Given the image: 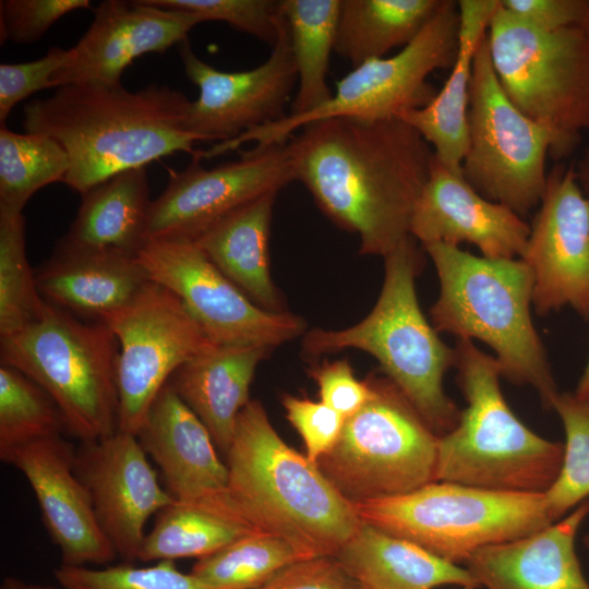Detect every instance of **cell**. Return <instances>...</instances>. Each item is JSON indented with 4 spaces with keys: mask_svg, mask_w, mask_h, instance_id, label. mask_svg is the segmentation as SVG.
<instances>
[{
    "mask_svg": "<svg viewBox=\"0 0 589 589\" xmlns=\"http://www.w3.org/2000/svg\"><path fill=\"white\" fill-rule=\"evenodd\" d=\"M288 142L294 181L360 253L385 257L410 236L434 151L399 118L334 117L305 124Z\"/></svg>",
    "mask_w": 589,
    "mask_h": 589,
    "instance_id": "obj_1",
    "label": "cell"
},
{
    "mask_svg": "<svg viewBox=\"0 0 589 589\" xmlns=\"http://www.w3.org/2000/svg\"><path fill=\"white\" fill-rule=\"evenodd\" d=\"M191 100L167 85L136 92L120 85L76 83L27 103L23 128L56 140L70 169L62 182L83 194L121 171L184 152L199 139L185 129Z\"/></svg>",
    "mask_w": 589,
    "mask_h": 589,
    "instance_id": "obj_2",
    "label": "cell"
},
{
    "mask_svg": "<svg viewBox=\"0 0 589 589\" xmlns=\"http://www.w3.org/2000/svg\"><path fill=\"white\" fill-rule=\"evenodd\" d=\"M225 455L230 496L243 519L287 541L303 560L334 557L362 522L317 466L283 441L256 399L239 413Z\"/></svg>",
    "mask_w": 589,
    "mask_h": 589,
    "instance_id": "obj_3",
    "label": "cell"
},
{
    "mask_svg": "<svg viewBox=\"0 0 589 589\" xmlns=\"http://www.w3.org/2000/svg\"><path fill=\"white\" fill-rule=\"evenodd\" d=\"M434 264L440 293L430 309L437 333L479 339L494 352L501 376L536 389L544 408L558 394L531 317L533 280L521 259L493 260L457 245H422Z\"/></svg>",
    "mask_w": 589,
    "mask_h": 589,
    "instance_id": "obj_4",
    "label": "cell"
},
{
    "mask_svg": "<svg viewBox=\"0 0 589 589\" xmlns=\"http://www.w3.org/2000/svg\"><path fill=\"white\" fill-rule=\"evenodd\" d=\"M385 275L372 311L345 329L313 328L302 340L303 352L317 357L344 349L373 356L426 424L437 434L458 423L461 410L443 386L454 366L455 350L424 316L416 291L423 252L410 235L385 257Z\"/></svg>",
    "mask_w": 589,
    "mask_h": 589,
    "instance_id": "obj_5",
    "label": "cell"
},
{
    "mask_svg": "<svg viewBox=\"0 0 589 589\" xmlns=\"http://www.w3.org/2000/svg\"><path fill=\"white\" fill-rule=\"evenodd\" d=\"M454 350L467 406L456 426L437 437L435 481L544 493L558 474L563 443L540 436L513 412L493 356L465 338H457Z\"/></svg>",
    "mask_w": 589,
    "mask_h": 589,
    "instance_id": "obj_6",
    "label": "cell"
},
{
    "mask_svg": "<svg viewBox=\"0 0 589 589\" xmlns=\"http://www.w3.org/2000/svg\"><path fill=\"white\" fill-rule=\"evenodd\" d=\"M119 344L104 322L84 323L47 302L40 317L0 337V362L44 388L80 442L118 431Z\"/></svg>",
    "mask_w": 589,
    "mask_h": 589,
    "instance_id": "obj_7",
    "label": "cell"
},
{
    "mask_svg": "<svg viewBox=\"0 0 589 589\" xmlns=\"http://www.w3.org/2000/svg\"><path fill=\"white\" fill-rule=\"evenodd\" d=\"M358 517L460 565L478 550L539 531L551 520L543 493L433 481L411 492L353 504Z\"/></svg>",
    "mask_w": 589,
    "mask_h": 589,
    "instance_id": "obj_8",
    "label": "cell"
},
{
    "mask_svg": "<svg viewBox=\"0 0 589 589\" xmlns=\"http://www.w3.org/2000/svg\"><path fill=\"white\" fill-rule=\"evenodd\" d=\"M368 377L371 398L345 420L338 440L316 462L352 504L435 481L438 435L387 376Z\"/></svg>",
    "mask_w": 589,
    "mask_h": 589,
    "instance_id": "obj_9",
    "label": "cell"
},
{
    "mask_svg": "<svg viewBox=\"0 0 589 589\" xmlns=\"http://www.w3.org/2000/svg\"><path fill=\"white\" fill-rule=\"evenodd\" d=\"M486 37L509 99L555 134L558 159L568 156L589 131V28L543 32L500 7Z\"/></svg>",
    "mask_w": 589,
    "mask_h": 589,
    "instance_id": "obj_10",
    "label": "cell"
},
{
    "mask_svg": "<svg viewBox=\"0 0 589 589\" xmlns=\"http://www.w3.org/2000/svg\"><path fill=\"white\" fill-rule=\"evenodd\" d=\"M457 1L443 0L421 32L390 57L372 59L336 82V91L323 106L302 116L287 115L279 121L219 142L206 151L213 158L241 145L285 143L308 123L334 117L380 121L426 106L436 95L428 76L453 67L458 50Z\"/></svg>",
    "mask_w": 589,
    "mask_h": 589,
    "instance_id": "obj_11",
    "label": "cell"
},
{
    "mask_svg": "<svg viewBox=\"0 0 589 589\" xmlns=\"http://www.w3.org/2000/svg\"><path fill=\"white\" fill-rule=\"evenodd\" d=\"M467 127L460 165L465 180L485 199L519 216L540 204L546 157L558 159V141L509 99L494 70L486 36L473 59Z\"/></svg>",
    "mask_w": 589,
    "mask_h": 589,
    "instance_id": "obj_12",
    "label": "cell"
},
{
    "mask_svg": "<svg viewBox=\"0 0 589 589\" xmlns=\"http://www.w3.org/2000/svg\"><path fill=\"white\" fill-rule=\"evenodd\" d=\"M103 322L119 344L118 430L137 436L173 373L213 342L181 300L152 280Z\"/></svg>",
    "mask_w": 589,
    "mask_h": 589,
    "instance_id": "obj_13",
    "label": "cell"
},
{
    "mask_svg": "<svg viewBox=\"0 0 589 589\" xmlns=\"http://www.w3.org/2000/svg\"><path fill=\"white\" fill-rule=\"evenodd\" d=\"M136 256L149 279L175 293L215 345L273 349L305 332L301 316L255 304L193 240L151 239Z\"/></svg>",
    "mask_w": 589,
    "mask_h": 589,
    "instance_id": "obj_14",
    "label": "cell"
},
{
    "mask_svg": "<svg viewBox=\"0 0 589 589\" xmlns=\"http://www.w3.org/2000/svg\"><path fill=\"white\" fill-rule=\"evenodd\" d=\"M288 142V141H287ZM285 143L254 145L239 158L204 168L192 156L181 171H171L163 193L152 201L146 237L195 240L243 204L294 181Z\"/></svg>",
    "mask_w": 589,
    "mask_h": 589,
    "instance_id": "obj_15",
    "label": "cell"
},
{
    "mask_svg": "<svg viewBox=\"0 0 589 589\" xmlns=\"http://www.w3.org/2000/svg\"><path fill=\"white\" fill-rule=\"evenodd\" d=\"M178 48L188 79L200 89L185 118V129L199 141L227 142L287 116L298 75L284 13L268 59L252 70H217L194 53L188 39Z\"/></svg>",
    "mask_w": 589,
    "mask_h": 589,
    "instance_id": "obj_16",
    "label": "cell"
},
{
    "mask_svg": "<svg viewBox=\"0 0 589 589\" xmlns=\"http://www.w3.org/2000/svg\"><path fill=\"white\" fill-rule=\"evenodd\" d=\"M521 260L532 275L537 314L569 306L589 320V199L573 165L548 172Z\"/></svg>",
    "mask_w": 589,
    "mask_h": 589,
    "instance_id": "obj_17",
    "label": "cell"
},
{
    "mask_svg": "<svg viewBox=\"0 0 589 589\" xmlns=\"http://www.w3.org/2000/svg\"><path fill=\"white\" fill-rule=\"evenodd\" d=\"M74 470L118 556L127 563L137 561L147 521L175 502L160 484L139 437L118 430L96 441L81 442L75 449Z\"/></svg>",
    "mask_w": 589,
    "mask_h": 589,
    "instance_id": "obj_18",
    "label": "cell"
},
{
    "mask_svg": "<svg viewBox=\"0 0 589 589\" xmlns=\"http://www.w3.org/2000/svg\"><path fill=\"white\" fill-rule=\"evenodd\" d=\"M137 437L176 502L252 528L230 496L228 469L211 433L169 382L152 404Z\"/></svg>",
    "mask_w": 589,
    "mask_h": 589,
    "instance_id": "obj_19",
    "label": "cell"
},
{
    "mask_svg": "<svg viewBox=\"0 0 589 589\" xmlns=\"http://www.w3.org/2000/svg\"><path fill=\"white\" fill-rule=\"evenodd\" d=\"M201 23L187 11L160 8L147 0H106L94 9V19L77 44L69 49L52 87L76 83L120 85L123 71L145 53H163L188 39Z\"/></svg>",
    "mask_w": 589,
    "mask_h": 589,
    "instance_id": "obj_20",
    "label": "cell"
},
{
    "mask_svg": "<svg viewBox=\"0 0 589 589\" xmlns=\"http://www.w3.org/2000/svg\"><path fill=\"white\" fill-rule=\"evenodd\" d=\"M76 447L60 436L19 447L1 459L31 485L61 564L106 565L118 556L101 530L89 493L74 470Z\"/></svg>",
    "mask_w": 589,
    "mask_h": 589,
    "instance_id": "obj_21",
    "label": "cell"
},
{
    "mask_svg": "<svg viewBox=\"0 0 589 589\" xmlns=\"http://www.w3.org/2000/svg\"><path fill=\"white\" fill-rule=\"evenodd\" d=\"M410 235L421 244L476 245L493 260L522 259L530 226L505 205L478 193L435 156L411 219Z\"/></svg>",
    "mask_w": 589,
    "mask_h": 589,
    "instance_id": "obj_22",
    "label": "cell"
},
{
    "mask_svg": "<svg viewBox=\"0 0 589 589\" xmlns=\"http://www.w3.org/2000/svg\"><path fill=\"white\" fill-rule=\"evenodd\" d=\"M588 515L589 498L539 531L476 551L465 566L484 589H589L575 545Z\"/></svg>",
    "mask_w": 589,
    "mask_h": 589,
    "instance_id": "obj_23",
    "label": "cell"
},
{
    "mask_svg": "<svg viewBox=\"0 0 589 589\" xmlns=\"http://www.w3.org/2000/svg\"><path fill=\"white\" fill-rule=\"evenodd\" d=\"M35 279L46 302L95 322L128 305L151 281L136 255L59 244Z\"/></svg>",
    "mask_w": 589,
    "mask_h": 589,
    "instance_id": "obj_24",
    "label": "cell"
},
{
    "mask_svg": "<svg viewBox=\"0 0 589 589\" xmlns=\"http://www.w3.org/2000/svg\"><path fill=\"white\" fill-rule=\"evenodd\" d=\"M272 349L211 344L184 362L169 384L227 453L241 410L251 400L250 386L259 363Z\"/></svg>",
    "mask_w": 589,
    "mask_h": 589,
    "instance_id": "obj_25",
    "label": "cell"
},
{
    "mask_svg": "<svg viewBox=\"0 0 589 589\" xmlns=\"http://www.w3.org/2000/svg\"><path fill=\"white\" fill-rule=\"evenodd\" d=\"M457 5L458 50L448 79L426 106L405 112L399 119L423 136L444 166L460 171L468 142L467 111L473 59L501 3L500 0H459Z\"/></svg>",
    "mask_w": 589,
    "mask_h": 589,
    "instance_id": "obj_26",
    "label": "cell"
},
{
    "mask_svg": "<svg viewBox=\"0 0 589 589\" xmlns=\"http://www.w3.org/2000/svg\"><path fill=\"white\" fill-rule=\"evenodd\" d=\"M334 558L362 589L479 588L466 567L364 521Z\"/></svg>",
    "mask_w": 589,
    "mask_h": 589,
    "instance_id": "obj_27",
    "label": "cell"
},
{
    "mask_svg": "<svg viewBox=\"0 0 589 589\" xmlns=\"http://www.w3.org/2000/svg\"><path fill=\"white\" fill-rule=\"evenodd\" d=\"M278 192L236 208L194 240L209 261L255 304L283 312L269 272V230Z\"/></svg>",
    "mask_w": 589,
    "mask_h": 589,
    "instance_id": "obj_28",
    "label": "cell"
},
{
    "mask_svg": "<svg viewBox=\"0 0 589 589\" xmlns=\"http://www.w3.org/2000/svg\"><path fill=\"white\" fill-rule=\"evenodd\" d=\"M81 195L76 217L58 244L136 255L147 241L152 204L145 167L113 175Z\"/></svg>",
    "mask_w": 589,
    "mask_h": 589,
    "instance_id": "obj_29",
    "label": "cell"
},
{
    "mask_svg": "<svg viewBox=\"0 0 589 589\" xmlns=\"http://www.w3.org/2000/svg\"><path fill=\"white\" fill-rule=\"evenodd\" d=\"M443 0H340L334 52L353 68L407 46Z\"/></svg>",
    "mask_w": 589,
    "mask_h": 589,
    "instance_id": "obj_30",
    "label": "cell"
},
{
    "mask_svg": "<svg viewBox=\"0 0 589 589\" xmlns=\"http://www.w3.org/2000/svg\"><path fill=\"white\" fill-rule=\"evenodd\" d=\"M298 87L289 116L309 113L327 103L330 53L335 48L340 0H281Z\"/></svg>",
    "mask_w": 589,
    "mask_h": 589,
    "instance_id": "obj_31",
    "label": "cell"
},
{
    "mask_svg": "<svg viewBox=\"0 0 589 589\" xmlns=\"http://www.w3.org/2000/svg\"><path fill=\"white\" fill-rule=\"evenodd\" d=\"M254 531L245 525L175 501L155 516L137 561L200 560Z\"/></svg>",
    "mask_w": 589,
    "mask_h": 589,
    "instance_id": "obj_32",
    "label": "cell"
},
{
    "mask_svg": "<svg viewBox=\"0 0 589 589\" xmlns=\"http://www.w3.org/2000/svg\"><path fill=\"white\" fill-rule=\"evenodd\" d=\"M70 160L52 137L0 129V209L21 212L41 188L63 181Z\"/></svg>",
    "mask_w": 589,
    "mask_h": 589,
    "instance_id": "obj_33",
    "label": "cell"
},
{
    "mask_svg": "<svg viewBox=\"0 0 589 589\" xmlns=\"http://www.w3.org/2000/svg\"><path fill=\"white\" fill-rule=\"evenodd\" d=\"M302 560L287 541L254 531L196 560L190 573L213 589H255Z\"/></svg>",
    "mask_w": 589,
    "mask_h": 589,
    "instance_id": "obj_34",
    "label": "cell"
},
{
    "mask_svg": "<svg viewBox=\"0 0 589 589\" xmlns=\"http://www.w3.org/2000/svg\"><path fill=\"white\" fill-rule=\"evenodd\" d=\"M64 430L62 413L48 393L21 371L0 364V459Z\"/></svg>",
    "mask_w": 589,
    "mask_h": 589,
    "instance_id": "obj_35",
    "label": "cell"
},
{
    "mask_svg": "<svg viewBox=\"0 0 589 589\" xmlns=\"http://www.w3.org/2000/svg\"><path fill=\"white\" fill-rule=\"evenodd\" d=\"M46 304L27 261L23 213L0 209V337L36 322Z\"/></svg>",
    "mask_w": 589,
    "mask_h": 589,
    "instance_id": "obj_36",
    "label": "cell"
},
{
    "mask_svg": "<svg viewBox=\"0 0 589 589\" xmlns=\"http://www.w3.org/2000/svg\"><path fill=\"white\" fill-rule=\"evenodd\" d=\"M551 409L558 414L565 433L558 474L543 493L548 514L555 522L589 498V397L558 392Z\"/></svg>",
    "mask_w": 589,
    "mask_h": 589,
    "instance_id": "obj_37",
    "label": "cell"
},
{
    "mask_svg": "<svg viewBox=\"0 0 589 589\" xmlns=\"http://www.w3.org/2000/svg\"><path fill=\"white\" fill-rule=\"evenodd\" d=\"M53 575L62 589H213L172 561L148 566L124 562L100 568L61 564Z\"/></svg>",
    "mask_w": 589,
    "mask_h": 589,
    "instance_id": "obj_38",
    "label": "cell"
},
{
    "mask_svg": "<svg viewBox=\"0 0 589 589\" xmlns=\"http://www.w3.org/2000/svg\"><path fill=\"white\" fill-rule=\"evenodd\" d=\"M151 4L190 12L201 23L220 21L272 47L283 21L281 0H147Z\"/></svg>",
    "mask_w": 589,
    "mask_h": 589,
    "instance_id": "obj_39",
    "label": "cell"
},
{
    "mask_svg": "<svg viewBox=\"0 0 589 589\" xmlns=\"http://www.w3.org/2000/svg\"><path fill=\"white\" fill-rule=\"evenodd\" d=\"M91 8L88 0H2L1 39L31 44L40 39L63 15Z\"/></svg>",
    "mask_w": 589,
    "mask_h": 589,
    "instance_id": "obj_40",
    "label": "cell"
},
{
    "mask_svg": "<svg viewBox=\"0 0 589 589\" xmlns=\"http://www.w3.org/2000/svg\"><path fill=\"white\" fill-rule=\"evenodd\" d=\"M281 404L304 443L306 458L316 465L338 440L346 419L321 400L285 394Z\"/></svg>",
    "mask_w": 589,
    "mask_h": 589,
    "instance_id": "obj_41",
    "label": "cell"
},
{
    "mask_svg": "<svg viewBox=\"0 0 589 589\" xmlns=\"http://www.w3.org/2000/svg\"><path fill=\"white\" fill-rule=\"evenodd\" d=\"M69 49L52 47L34 61L0 64V123L5 125L11 110L32 94L52 87V77L67 62Z\"/></svg>",
    "mask_w": 589,
    "mask_h": 589,
    "instance_id": "obj_42",
    "label": "cell"
},
{
    "mask_svg": "<svg viewBox=\"0 0 589 589\" xmlns=\"http://www.w3.org/2000/svg\"><path fill=\"white\" fill-rule=\"evenodd\" d=\"M308 372L317 385L321 401L345 419L358 412L372 396L369 377L358 380L346 359L325 360L310 366Z\"/></svg>",
    "mask_w": 589,
    "mask_h": 589,
    "instance_id": "obj_43",
    "label": "cell"
},
{
    "mask_svg": "<svg viewBox=\"0 0 589 589\" xmlns=\"http://www.w3.org/2000/svg\"><path fill=\"white\" fill-rule=\"evenodd\" d=\"M500 3L505 11L539 31L589 28V0H500Z\"/></svg>",
    "mask_w": 589,
    "mask_h": 589,
    "instance_id": "obj_44",
    "label": "cell"
},
{
    "mask_svg": "<svg viewBox=\"0 0 589 589\" xmlns=\"http://www.w3.org/2000/svg\"><path fill=\"white\" fill-rule=\"evenodd\" d=\"M255 589H362L332 556L298 561Z\"/></svg>",
    "mask_w": 589,
    "mask_h": 589,
    "instance_id": "obj_45",
    "label": "cell"
},
{
    "mask_svg": "<svg viewBox=\"0 0 589 589\" xmlns=\"http://www.w3.org/2000/svg\"><path fill=\"white\" fill-rule=\"evenodd\" d=\"M574 168L577 181L585 195L589 199V143Z\"/></svg>",
    "mask_w": 589,
    "mask_h": 589,
    "instance_id": "obj_46",
    "label": "cell"
},
{
    "mask_svg": "<svg viewBox=\"0 0 589 589\" xmlns=\"http://www.w3.org/2000/svg\"><path fill=\"white\" fill-rule=\"evenodd\" d=\"M0 589H62L52 585L27 581L14 576H7L0 586Z\"/></svg>",
    "mask_w": 589,
    "mask_h": 589,
    "instance_id": "obj_47",
    "label": "cell"
},
{
    "mask_svg": "<svg viewBox=\"0 0 589 589\" xmlns=\"http://www.w3.org/2000/svg\"><path fill=\"white\" fill-rule=\"evenodd\" d=\"M574 393L579 397H589V356Z\"/></svg>",
    "mask_w": 589,
    "mask_h": 589,
    "instance_id": "obj_48",
    "label": "cell"
},
{
    "mask_svg": "<svg viewBox=\"0 0 589 589\" xmlns=\"http://www.w3.org/2000/svg\"><path fill=\"white\" fill-rule=\"evenodd\" d=\"M584 543H585L586 548L589 550V532L585 536Z\"/></svg>",
    "mask_w": 589,
    "mask_h": 589,
    "instance_id": "obj_49",
    "label": "cell"
},
{
    "mask_svg": "<svg viewBox=\"0 0 589 589\" xmlns=\"http://www.w3.org/2000/svg\"><path fill=\"white\" fill-rule=\"evenodd\" d=\"M460 589H478L476 587H460Z\"/></svg>",
    "mask_w": 589,
    "mask_h": 589,
    "instance_id": "obj_50",
    "label": "cell"
}]
</instances>
